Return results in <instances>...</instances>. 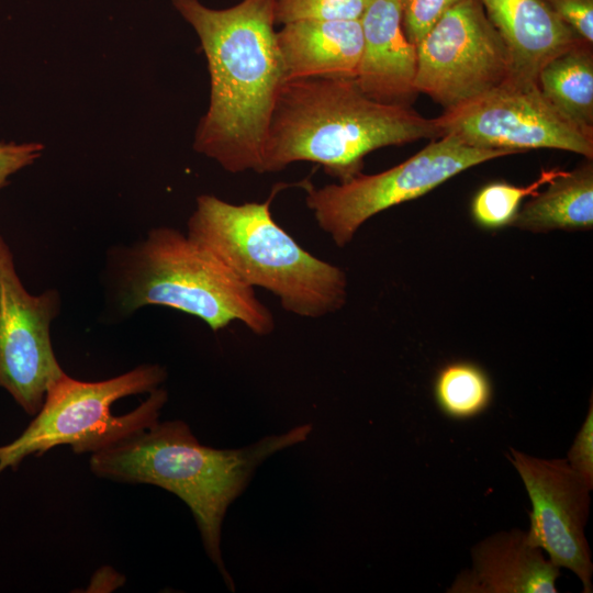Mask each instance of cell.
Wrapping results in <instances>:
<instances>
[{
    "label": "cell",
    "mask_w": 593,
    "mask_h": 593,
    "mask_svg": "<svg viewBox=\"0 0 593 593\" xmlns=\"http://www.w3.org/2000/svg\"><path fill=\"white\" fill-rule=\"evenodd\" d=\"M61 310L56 288L30 293L0 233V388L29 415L66 372L54 353L51 328Z\"/></svg>",
    "instance_id": "10"
},
{
    "label": "cell",
    "mask_w": 593,
    "mask_h": 593,
    "mask_svg": "<svg viewBox=\"0 0 593 593\" xmlns=\"http://www.w3.org/2000/svg\"><path fill=\"white\" fill-rule=\"evenodd\" d=\"M441 136L436 118L376 101L354 79L286 80L267 132L264 171L309 161L342 182L360 174L376 149Z\"/></svg>",
    "instance_id": "2"
},
{
    "label": "cell",
    "mask_w": 593,
    "mask_h": 593,
    "mask_svg": "<svg viewBox=\"0 0 593 593\" xmlns=\"http://www.w3.org/2000/svg\"><path fill=\"white\" fill-rule=\"evenodd\" d=\"M553 12L580 36L593 42V0H546Z\"/></svg>",
    "instance_id": "23"
},
{
    "label": "cell",
    "mask_w": 593,
    "mask_h": 593,
    "mask_svg": "<svg viewBox=\"0 0 593 593\" xmlns=\"http://www.w3.org/2000/svg\"><path fill=\"white\" fill-rule=\"evenodd\" d=\"M434 395L439 410L454 419L474 417L492 399L488 374L479 366L456 361L443 367L435 379Z\"/></svg>",
    "instance_id": "18"
},
{
    "label": "cell",
    "mask_w": 593,
    "mask_h": 593,
    "mask_svg": "<svg viewBox=\"0 0 593 593\" xmlns=\"http://www.w3.org/2000/svg\"><path fill=\"white\" fill-rule=\"evenodd\" d=\"M444 135L512 154L551 148L593 157V130L560 112L537 82L511 76L501 85L436 118ZM441 136V137H443Z\"/></svg>",
    "instance_id": "8"
},
{
    "label": "cell",
    "mask_w": 593,
    "mask_h": 593,
    "mask_svg": "<svg viewBox=\"0 0 593 593\" xmlns=\"http://www.w3.org/2000/svg\"><path fill=\"white\" fill-rule=\"evenodd\" d=\"M537 83L560 112L581 126L593 130L592 43L580 40L550 59L540 69Z\"/></svg>",
    "instance_id": "17"
},
{
    "label": "cell",
    "mask_w": 593,
    "mask_h": 593,
    "mask_svg": "<svg viewBox=\"0 0 593 593\" xmlns=\"http://www.w3.org/2000/svg\"><path fill=\"white\" fill-rule=\"evenodd\" d=\"M461 0H404L402 27L406 38L417 45L441 16Z\"/></svg>",
    "instance_id": "21"
},
{
    "label": "cell",
    "mask_w": 593,
    "mask_h": 593,
    "mask_svg": "<svg viewBox=\"0 0 593 593\" xmlns=\"http://www.w3.org/2000/svg\"><path fill=\"white\" fill-rule=\"evenodd\" d=\"M562 170H542L540 176L525 187L503 181L491 182L481 188L471 203V214L481 227L495 230L512 225L522 201L539 192V188L551 181Z\"/></svg>",
    "instance_id": "19"
},
{
    "label": "cell",
    "mask_w": 593,
    "mask_h": 593,
    "mask_svg": "<svg viewBox=\"0 0 593 593\" xmlns=\"http://www.w3.org/2000/svg\"><path fill=\"white\" fill-rule=\"evenodd\" d=\"M311 424L264 437L239 449L201 445L183 421H157L91 454V472L119 483L153 484L182 500L193 514L204 549L233 590L221 552V529L230 504L271 455L306 440Z\"/></svg>",
    "instance_id": "3"
},
{
    "label": "cell",
    "mask_w": 593,
    "mask_h": 593,
    "mask_svg": "<svg viewBox=\"0 0 593 593\" xmlns=\"http://www.w3.org/2000/svg\"><path fill=\"white\" fill-rule=\"evenodd\" d=\"M367 0H276V24L305 20H359Z\"/></svg>",
    "instance_id": "20"
},
{
    "label": "cell",
    "mask_w": 593,
    "mask_h": 593,
    "mask_svg": "<svg viewBox=\"0 0 593 593\" xmlns=\"http://www.w3.org/2000/svg\"><path fill=\"white\" fill-rule=\"evenodd\" d=\"M472 566L460 572L449 593H557L560 568L542 550L512 529L492 535L471 549Z\"/></svg>",
    "instance_id": "13"
},
{
    "label": "cell",
    "mask_w": 593,
    "mask_h": 593,
    "mask_svg": "<svg viewBox=\"0 0 593 593\" xmlns=\"http://www.w3.org/2000/svg\"><path fill=\"white\" fill-rule=\"evenodd\" d=\"M277 42L286 80L355 79L362 53L359 20H305L283 24Z\"/></svg>",
    "instance_id": "15"
},
{
    "label": "cell",
    "mask_w": 593,
    "mask_h": 593,
    "mask_svg": "<svg viewBox=\"0 0 593 593\" xmlns=\"http://www.w3.org/2000/svg\"><path fill=\"white\" fill-rule=\"evenodd\" d=\"M166 378V369L157 363L93 382L65 373L48 389L23 433L0 446V474L60 445L76 454H94L149 427L167 403L168 393L160 388Z\"/></svg>",
    "instance_id": "6"
},
{
    "label": "cell",
    "mask_w": 593,
    "mask_h": 593,
    "mask_svg": "<svg viewBox=\"0 0 593 593\" xmlns=\"http://www.w3.org/2000/svg\"><path fill=\"white\" fill-rule=\"evenodd\" d=\"M510 56L511 77L537 82L540 69L582 40L546 0H479Z\"/></svg>",
    "instance_id": "14"
},
{
    "label": "cell",
    "mask_w": 593,
    "mask_h": 593,
    "mask_svg": "<svg viewBox=\"0 0 593 593\" xmlns=\"http://www.w3.org/2000/svg\"><path fill=\"white\" fill-rule=\"evenodd\" d=\"M514 226L544 233L593 226V164L588 159L572 171H561L518 210Z\"/></svg>",
    "instance_id": "16"
},
{
    "label": "cell",
    "mask_w": 593,
    "mask_h": 593,
    "mask_svg": "<svg viewBox=\"0 0 593 593\" xmlns=\"http://www.w3.org/2000/svg\"><path fill=\"white\" fill-rule=\"evenodd\" d=\"M283 187H273L264 202L235 204L200 194L186 233L240 281L275 295L284 311L321 318L345 305L347 278L342 268L305 250L275 221L271 203Z\"/></svg>",
    "instance_id": "5"
},
{
    "label": "cell",
    "mask_w": 593,
    "mask_h": 593,
    "mask_svg": "<svg viewBox=\"0 0 593 593\" xmlns=\"http://www.w3.org/2000/svg\"><path fill=\"white\" fill-rule=\"evenodd\" d=\"M532 503L526 540L548 553L558 568L572 571L583 592H592L593 564L584 535L590 513L589 484L566 459H542L510 448Z\"/></svg>",
    "instance_id": "11"
},
{
    "label": "cell",
    "mask_w": 593,
    "mask_h": 593,
    "mask_svg": "<svg viewBox=\"0 0 593 593\" xmlns=\"http://www.w3.org/2000/svg\"><path fill=\"white\" fill-rule=\"evenodd\" d=\"M276 0H240L213 9L171 0L195 32L210 76V100L193 148L225 171H264L268 127L286 70L275 30Z\"/></svg>",
    "instance_id": "1"
},
{
    "label": "cell",
    "mask_w": 593,
    "mask_h": 593,
    "mask_svg": "<svg viewBox=\"0 0 593 593\" xmlns=\"http://www.w3.org/2000/svg\"><path fill=\"white\" fill-rule=\"evenodd\" d=\"M568 465L589 484L593 485V403L579 429L566 459Z\"/></svg>",
    "instance_id": "22"
},
{
    "label": "cell",
    "mask_w": 593,
    "mask_h": 593,
    "mask_svg": "<svg viewBox=\"0 0 593 593\" xmlns=\"http://www.w3.org/2000/svg\"><path fill=\"white\" fill-rule=\"evenodd\" d=\"M403 3L404 0L366 1L359 19L362 53L354 80L376 101L410 105L417 94V51L402 27Z\"/></svg>",
    "instance_id": "12"
},
{
    "label": "cell",
    "mask_w": 593,
    "mask_h": 593,
    "mask_svg": "<svg viewBox=\"0 0 593 593\" xmlns=\"http://www.w3.org/2000/svg\"><path fill=\"white\" fill-rule=\"evenodd\" d=\"M414 87L445 110L461 105L511 76L507 48L479 0H461L416 45Z\"/></svg>",
    "instance_id": "9"
},
{
    "label": "cell",
    "mask_w": 593,
    "mask_h": 593,
    "mask_svg": "<svg viewBox=\"0 0 593 593\" xmlns=\"http://www.w3.org/2000/svg\"><path fill=\"white\" fill-rule=\"evenodd\" d=\"M102 279L104 316L112 321L157 305L198 317L213 332L234 321L258 336L271 334L276 326L254 288L171 226H156L132 244L112 246Z\"/></svg>",
    "instance_id": "4"
},
{
    "label": "cell",
    "mask_w": 593,
    "mask_h": 593,
    "mask_svg": "<svg viewBox=\"0 0 593 593\" xmlns=\"http://www.w3.org/2000/svg\"><path fill=\"white\" fill-rule=\"evenodd\" d=\"M507 155L512 153L469 146L444 135L382 172H360L320 188L304 183L305 203L317 226L337 247H345L373 215L424 195L468 168Z\"/></svg>",
    "instance_id": "7"
},
{
    "label": "cell",
    "mask_w": 593,
    "mask_h": 593,
    "mask_svg": "<svg viewBox=\"0 0 593 593\" xmlns=\"http://www.w3.org/2000/svg\"><path fill=\"white\" fill-rule=\"evenodd\" d=\"M43 149L41 143H0V189L11 175L38 159Z\"/></svg>",
    "instance_id": "24"
}]
</instances>
